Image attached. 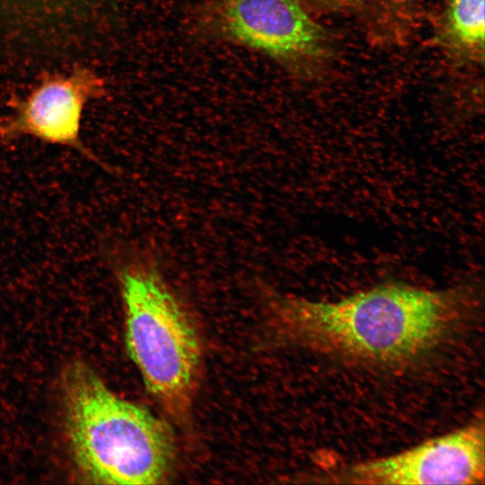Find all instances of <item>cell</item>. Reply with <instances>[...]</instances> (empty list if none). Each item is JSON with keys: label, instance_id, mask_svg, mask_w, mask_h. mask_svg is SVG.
I'll list each match as a JSON object with an SVG mask.
<instances>
[{"label": "cell", "instance_id": "cell-2", "mask_svg": "<svg viewBox=\"0 0 485 485\" xmlns=\"http://www.w3.org/2000/svg\"><path fill=\"white\" fill-rule=\"evenodd\" d=\"M64 423L81 477L98 484H158L168 477L174 443L168 426L115 394L87 364L62 378Z\"/></svg>", "mask_w": 485, "mask_h": 485}, {"label": "cell", "instance_id": "cell-5", "mask_svg": "<svg viewBox=\"0 0 485 485\" xmlns=\"http://www.w3.org/2000/svg\"><path fill=\"white\" fill-rule=\"evenodd\" d=\"M346 478L357 484L482 483L483 425L472 424L400 454L359 463Z\"/></svg>", "mask_w": 485, "mask_h": 485}, {"label": "cell", "instance_id": "cell-4", "mask_svg": "<svg viewBox=\"0 0 485 485\" xmlns=\"http://www.w3.org/2000/svg\"><path fill=\"white\" fill-rule=\"evenodd\" d=\"M105 92L103 79L89 67L47 73L23 97H13L10 112L0 119V140L31 137L71 148L102 165L81 138L86 105Z\"/></svg>", "mask_w": 485, "mask_h": 485}, {"label": "cell", "instance_id": "cell-3", "mask_svg": "<svg viewBox=\"0 0 485 485\" xmlns=\"http://www.w3.org/2000/svg\"><path fill=\"white\" fill-rule=\"evenodd\" d=\"M114 262L128 356L149 393L169 415L182 419L200 373L197 331L153 255L131 249Z\"/></svg>", "mask_w": 485, "mask_h": 485}, {"label": "cell", "instance_id": "cell-1", "mask_svg": "<svg viewBox=\"0 0 485 485\" xmlns=\"http://www.w3.org/2000/svg\"><path fill=\"white\" fill-rule=\"evenodd\" d=\"M456 290L378 285L333 302L275 295L270 311L289 339L361 360L392 363L433 346L459 308Z\"/></svg>", "mask_w": 485, "mask_h": 485}, {"label": "cell", "instance_id": "cell-9", "mask_svg": "<svg viewBox=\"0 0 485 485\" xmlns=\"http://www.w3.org/2000/svg\"><path fill=\"white\" fill-rule=\"evenodd\" d=\"M393 1L402 2V1H408V0H393Z\"/></svg>", "mask_w": 485, "mask_h": 485}, {"label": "cell", "instance_id": "cell-8", "mask_svg": "<svg viewBox=\"0 0 485 485\" xmlns=\"http://www.w3.org/2000/svg\"><path fill=\"white\" fill-rule=\"evenodd\" d=\"M322 1L327 2L329 4H342L348 3L349 0H322Z\"/></svg>", "mask_w": 485, "mask_h": 485}, {"label": "cell", "instance_id": "cell-7", "mask_svg": "<svg viewBox=\"0 0 485 485\" xmlns=\"http://www.w3.org/2000/svg\"><path fill=\"white\" fill-rule=\"evenodd\" d=\"M484 20V0H447L443 39L457 53L482 61Z\"/></svg>", "mask_w": 485, "mask_h": 485}, {"label": "cell", "instance_id": "cell-6", "mask_svg": "<svg viewBox=\"0 0 485 485\" xmlns=\"http://www.w3.org/2000/svg\"><path fill=\"white\" fill-rule=\"evenodd\" d=\"M218 17L228 37L278 60L308 63L327 54L324 30L299 0H220Z\"/></svg>", "mask_w": 485, "mask_h": 485}]
</instances>
